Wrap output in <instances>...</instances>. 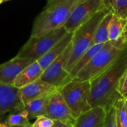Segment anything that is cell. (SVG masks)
<instances>
[{"label": "cell", "instance_id": "obj_1", "mask_svg": "<svg viewBox=\"0 0 127 127\" xmlns=\"http://www.w3.org/2000/svg\"><path fill=\"white\" fill-rule=\"evenodd\" d=\"M127 69V47L107 69L91 80L89 103L92 108L100 106L109 112L114 107L121 97L118 87Z\"/></svg>", "mask_w": 127, "mask_h": 127}, {"label": "cell", "instance_id": "obj_2", "mask_svg": "<svg viewBox=\"0 0 127 127\" xmlns=\"http://www.w3.org/2000/svg\"><path fill=\"white\" fill-rule=\"evenodd\" d=\"M83 0H50L34 19L31 36H38L64 27L74 7Z\"/></svg>", "mask_w": 127, "mask_h": 127}, {"label": "cell", "instance_id": "obj_3", "mask_svg": "<svg viewBox=\"0 0 127 127\" xmlns=\"http://www.w3.org/2000/svg\"><path fill=\"white\" fill-rule=\"evenodd\" d=\"M127 47V37L109 41L75 76L83 80H92L107 69Z\"/></svg>", "mask_w": 127, "mask_h": 127}, {"label": "cell", "instance_id": "obj_4", "mask_svg": "<svg viewBox=\"0 0 127 127\" xmlns=\"http://www.w3.org/2000/svg\"><path fill=\"white\" fill-rule=\"evenodd\" d=\"M109 11L106 8L99 10L87 22L79 26L74 32L71 41V51L69 58L65 64V69L70 73L71 70L83 56V54L92 45L97 28Z\"/></svg>", "mask_w": 127, "mask_h": 127}, {"label": "cell", "instance_id": "obj_5", "mask_svg": "<svg viewBox=\"0 0 127 127\" xmlns=\"http://www.w3.org/2000/svg\"><path fill=\"white\" fill-rule=\"evenodd\" d=\"M58 91L75 119L92 109L89 103L91 81L74 77Z\"/></svg>", "mask_w": 127, "mask_h": 127}, {"label": "cell", "instance_id": "obj_6", "mask_svg": "<svg viewBox=\"0 0 127 127\" xmlns=\"http://www.w3.org/2000/svg\"><path fill=\"white\" fill-rule=\"evenodd\" d=\"M68 33L65 27L38 36H30L22 46L16 56L37 61L61 40Z\"/></svg>", "mask_w": 127, "mask_h": 127}, {"label": "cell", "instance_id": "obj_7", "mask_svg": "<svg viewBox=\"0 0 127 127\" xmlns=\"http://www.w3.org/2000/svg\"><path fill=\"white\" fill-rule=\"evenodd\" d=\"M71 51V43L58 58L43 71L40 79L58 89L71 81L73 78L65 69V64L69 58Z\"/></svg>", "mask_w": 127, "mask_h": 127}, {"label": "cell", "instance_id": "obj_8", "mask_svg": "<svg viewBox=\"0 0 127 127\" xmlns=\"http://www.w3.org/2000/svg\"><path fill=\"white\" fill-rule=\"evenodd\" d=\"M104 0H83L74 9L70 18L64 25L68 32H74L79 26L87 22L99 10L104 8Z\"/></svg>", "mask_w": 127, "mask_h": 127}, {"label": "cell", "instance_id": "obj_9", "mask_svg": "<svg viewBox=\"0 0 127 127\" xmlns=\"http://www.w3.org/2000/svg\"><path fill=\"white\" fill-rule=\"evenodd\" d=\"M45 116L72 127L75 121V118L58 90L51 95Z\"/></svg>", "mask_w": 127, "mask_h": 127}, {"label": "cell", "instance_id": "obj_10", "mask_svg": "<svg viewBox=\"0 0 127 127\" xmlns=\"http://www.w3.org/2000/svg\"><path fill=\"white\" fill-rule=\"evenodd\" d=\"M59 89L54 86L42 80L41 79L19 89V97L23 105L34 100L48 97L54 94Z\"/></svg>", "mask_w": 127, "mask_h": 127}, {"label": "cell", "instance_id": "obj_11", "mask_svg": "<svg viewBox=\"0 0 127 127\" xmlns=\"http://www.w3.org/2000/svg\"><path fill=\"white\" fill-rule=\"evenodd\" d=\"M33 62L34 60L16 56L9 61L0 64V82L13 86L15 79L20 72Z\"/></svg>", "mask_w": 127, "mask_h": 127}, {"label": "cell", "instance_id": "obj_12", "mask_svg": "<svg viewBox=\"0 0 127 127\" xmlns=\"http://www.w3.org/2000/svg\"><path fill=\"white\" fill-rule=\"evenodd\" d=\"M22 105L19 89L0 82V118Z\"/></svg>", "mask_w": 127, "mask_h": 127}, {"label": "cell", "instance_id": "obj_13", "mask_svg": "<svg viewBox=\"0 0 127 127\" xmlns=\"http://www.w3.org/2000/svg\"><path fill=\"white\" fill-rule=\"evenodd\" d=\"M107 112L102 107L92 108L75 119L73 127H103Z\"/></svg>", "mask_w": 127, "mask_h": 127}, {"label": "cell", "instance_id": "obj_14", "mask_svg": "<svg viewBox=\"0 0 127 127\" xmlns=\"http://www.w3.org/2000/svg\"><path fill=\"white\" fill-rule=\"evenodd\" d=\"M43 69L37 61L33 62L27 66L15 79L13 86L17 89H22L35 81L40 79Z\"/></svg>", "mask_w": 127, "mask_h": 127}, {"label": "cell", "instance_id": "obj_15", "mask_svg": "<svg viewBox=\"0 0 127 127\" xmlns=\"http://www.w3.org/2000/svg\"><path fill=\"white\" fill-rule=\"evenodd\" d=\"M73 37V32H68L65 36L60 40L54 46H53L48 52H47L42 57L37 60L40 66L45 70L52 62L58 58L71 43Z\"/></svg>", "mask_w": 127, "mask_h": 127}, {"label": "cell", "instance_id": "obj_16", "mask_svg": "<svg viewBox=\"0 0 127 127\" xmlns=\"http://www.w3.org/2000/svg\"><path fill=\"white\" fill-rule=\"evenodd\" d=\"M126 36H127V19L113 14L109 28V40L117 41Z\"/></svg>", "mask_w": 127, "mask_h": 127}, {"label": "cell", "instance_id": "obj_17", "mask_svg": "<svg viewBox=\"0 0 127 127\" xmlns=\"http://www.w3.org/2000/svg\"><path fill=\"white\" fill-rule=\"evenodd\" d=\"M50 96L34 100L28 103L23 105L24 110L27 112L29 120L36 118L42 115H45L46 109Z\"/></svg>", "mask_w": 127, "mask_h": 127}, {"label": "cell", "instance_id": "obj_18", "mask_svg": "<svg viewBox=\"0 0 127 127\" xmlns=\"http://www.w3.org/2000/svg\"><path fill=\"white\" fill-rule=\"evenodd\" d=\"M4 124L7 127H29L31 124H30V120L27 112L23 109V104L11 112L6 119Z\"/></svg>", "mask_w": 127, "mask_h": 127}, {"label": "cell", "instance_id": "obj_19", "mask_svg": "<svg viewBox=\"0 0 127 127\" xmlns=\"http://www.w3.org/2000/svg\"><path fill=\"white\" fill-rule=\"evenodd\" d=\"M113 14L109 12L99 24L95 34L92 45L97 44H105L109 42V28Z\"/></svg>", "mask_w": 127, "mask_h": 127}, {"label": "cell", "instance_id": "obj_20", "mask_svg": "<svg viewBox=\"0 0 127 127\" xmlns=\"http://www.w3.org/2000/svg\"><path fill=\"white\" fill-rule=\"evenodd\" d=\"M103 45L104 44L93 45L83 54V56L80 58V60L77 61V63L75 64V65L70 71V74L72 78L75 77L77 73L90 62V60L93 58V57L103 48Z\"/></svg>", "mask_w": 127, "mask_h": 127}, {"label": "cell", "instance_id": "obj_21", "mask_svg": "<svg viewBox=\"0 0 127 127\" xmlns=\"http://www.w3.org/2000/svg\"><path fill=\"white\" fill-rule=\"evenodd\" d=\"M103 4L112 14L127 19V0H104Z\"/></svg>", "mask_w": 127, "mask_h": 127}, {"label": "cell", "instance_id": "obj_22", "mask_svg": "<svg viewBox=\"0 0 127 127\" xmlns=\"http://www.w3.org/2000/svg\"><path fill=\"white\" fill-rule=\"evenodd\" d=\"M115 119L118 127H127V111L123 97L117 100L115 104Z\"/></svg>", "mask_w": 127, "mask_h": 127}, {"label": "cell", "instance_id": "obj_23", "mask_svg": "<svg viewBox=\"0 0 127 127\" xmlns=\"http://www.w3.org/2000/svg\"><path fill=\"white\" fill-rule=\"evenodd\" d=\"M54 120L45 116L42 115L36 118L35 121L31 124L32 127H52L54 124Z\"/></svg>", "mask_w": 127, "mask_h": 127}, {"label": "cell", "instance_id": "obj_24", "mask_svg": "<svg viewBox=\"0 0 127 127\" xmlns=\"http://www.w3.org/2000/svg\"><path fill=\"white\" fill-rule=\"evenodd\" d=\"M103 127H118L115 119V109L112 107L109 112H107L105 124Z\"/></svg>", "mask_w": 127, "mask_h": 127}, {"label": "cell", "instance_id": "obj_25", "mask_svg": "<svg viewBox=\"0 0 127 127\" xmlns=\"http://www.w3.org/2000/svg\"><path fill=\"white\" fill-rule=\"evenodd\" d=\"M118 92L121 97H126L127 95V69L119 82Z\"/></svg>", "mask_w": 127, "mask_h": 127}, {"label": "cell", "instance_id": "obj_26", "mask_svg": "<svg viewBox=\"0 0 127 127\" xmlns=\"http://www.w3.org/2000/svg\"><path fill=\"white\" fill-rule=\"evenodd\" d=\"M52 127H72L71 126H69L68 124H65L64 123H62L60 121H54V124L53 125Z\"/></svg>", "mask_w": 127, "mask_h": 127}, {"label": "cell", "instance_id": "obj_27", "mask_svg": "<svg viewBox=\"0 0 127 127\" xmlns=\"http://www.w3.org/2000/svg\"><path fill=\"white\" fill-rule=\"evenodd\" d=\"M124 98V105H125V107H126V109L127 111V97H123Z\"/></svg>", "mask_w": 127, "mask_h": 127}, {"label": "cell", "instance_id": "obj_28", "mask_svg": "<svg viewBox=\"0 0 127 127\" xmlns=\"http://www.w3.org/2000/svg\"><path fill=\"white\" fill-rule=\"evenodd\" d=\"M0 127H7V126L4 123V124H2V123H1L0 122Z\"/></svg>", "mask_w": 127, "mask_h": 127}, {"label": "cell", "instance_id": "obj_29", "mask_svg": "<svg viewBox=\"0 0 127 127\" xmlns=\"http://www.w3.org/2000/svg\"><path fill=\"white\" fill-rule=\"evenodd\" d=\"M3 2H4V1H3V0H0V5H1V3H3Z\"/></svg>", "mask_w": 127, "mask_h": 127}, {"label": "cell", "instance_id": "obj_30", "mask_svg": "<svg viewBox=\"0 0 127 127\" xmlns=\"http://www.w3.org/2000/svg\"><path fill=\"white\" fill-rule=\"evenodd\" d=\"M19 127V126H14V127Z\"/></svg>", "mask_w": 127, "mask_h": 127}, {"label": "cell", "instance_id": "obj_31", "mask_svg": "<svg viewBox=\"0 0 127 127\" xmlns=\"http://www.w3.org/2000/svg\"><path fill=\"white\" fill-rule=\"evenodd\" d=\"M3 1H4H4H10V0H3Z\"/></svg>", "mask_w": 127, "mask_h": 127}, {"label": "cell", "instance_id": "obj_32", "mask_svg": "<svg viewBox=\"0 0 127 127\" xmlns=\"http://www.w3.org/2000/svg\"><path fill=\"white\" fill-rule=\"evenodd\" d=\"M50 1V0H47V1Z\"/></svg>", "mask_w": 127, "mask_h": 127}, {"label": "cell", "instance_id": "obj_33", "mask_svg": "<svg viewBox=\"0 0 127 127\" xmlns=\"http://www.w3.org/2000/svg\"><path fill=\"white\" fill-rule=\"evenodd\" d=\"M31 127V126H30V127Z\"/></svg>", "mask_w": 127, "mask_h": 127}, {"label": "cell", "instance_id": "obj_34", "mask_svg": "<svg viewBox=\"0 0 127 127\" xmlns=\"http://www.w3.org/2000/svg\"><path fill=\"white\" fill-rule=\"evenodd\" d=\"M127 96H126V97H127Z\"/></svg>", "mask_w": 127, "mask_h": 127}]
</instances>
